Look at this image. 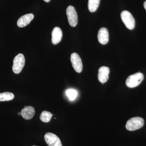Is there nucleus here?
I'll use <instances>...</instances> for the list:
<instances>
[{"label": "nucleus", "instance_id": "1", "mask_svg": "<svg viewBox=\"0 0 146 146\" xmlns=\"http://www.w3.org/2000/svg\"><path fill=\"white\" fill-rule=\"evenodd\" d=\"M142 73H135L129 76L126 80V85L129 88H134L138 86L144 79Z\"/></svg>", "mask_w": 146, "mask_h": 146}, {"label": "nucleus", "instance_id": "2", "mask_svg": "<svg viewBox=\"0 0 146 146\" xmlns=\"http://www.w3.org/2000/svg\"><path fill=\"white\" fill-rule=\"evenodd\" d=\"M144 125V121L143 118L135 117L131 118L127 121L125 127L128 130L133 131L141 128Z\"/></svg>", "mask_w": 146, "mask_h": 146}, {"label": "nucleus", "instance_id": "3", "mask_svg": "<svg viewBox=\"0 0 146 146\" xmlns=\"http://www.w3.org/2000/svg\"><path fill=\"white\" fill-rule=\"evenodd\" d=\"M25 63V59L23 54H19L15 56L13 60L12 70L13 72L18 74L23 70Z\"/></svg>", "mask_w": 146, "mask_h": 146}, {"label": "nucleus", "instance_id": "4", "mask_svg": "<svg viewBox=\"0 0 146 146\" xmlns=\"http://www.w3.org/2000/svg\"><path fill=\"white\" fill-rule=\"evenodd\" d=\"M121 18L126 27L130 30L133 29L135 26V21L130 12L123 11L121 13Z\"/></svg>", "mask_w": 146, "mask_h": 146}, {"label": "nucleus", "instance_id": "5", "mask_svg": "<svg viewBox=\"0 0 146 146\" xmlns=\"http://www.w3.org/2000/svg\"><path fill=\"white\" fill-rule=\"evenodd\" d=\"M66 14L70 25L72 27H76L78 22V18L74 7L72 6H69L66 9Z\"/></svg>", "mask_w": 146, "mask_h": 146}, {"label": "nucleus", "instance_id": "6", "mask_svg": "<svg viewBox=\"0 0 146 146\" xmlns=\"http://www.w3.org/2000/svg\"><path fill=\"white\" fill-rule=\"evenodd\" d=\"M44 139L49 146H62L59 138L54 133L50 132L46 133Z\"/></svg>", "mask_w": 146, "mask_h": 146}, {"label": "nucleus", "instance_id": "7", "mask_svg": "<svg viewBox=\"0 0 146 146\" xmlns=\"http://www.w3.org/2000/svg\"><path fill=\"white\" fill-rule=\"evenodd\" d=\"M70 59L74 70L77 72H81L83 66L81 58L79 55L76 53H73L71 54Z\"/></svg>", "mask_w": 146, "mask_h": 146}, {"label": "nucleus", "instance_id": "8", "mask_svg": "<svg viewBox=\"0 0 146 146\" xmlns=\"http://www.w3.org/2000/svg\"><path fill=\"white\" fill-rule=\"evenodd\" d=\"M110 69L108 67L102 66L99 69L98 78L102 83L106 82L109 78Z\"/></svg>", "mask_w": 146, "mask_h": 146}, {"label": "nucleus", "instance_id": "9", "mask_svg": "<svg viewBox=\"0 0 146 146\" xmlns=\"http://www.w3.org/2000/svg\"><path fill=\"white\" fill-rule=\"evenodd\" d=\"M98 38L100 44H106L109 41V33L107 29L104 27L100 29L98 33Z\"/></svg>", "mask_w": 146, "mask_h": 146}, {"label": "nucleus", "instance_id": "10", "mask_svg": "<svg viewBox=\"0 0 146 146\" xmlns=\"http://www.w3.org/2000/svg\"><path fill=\"white\" fill-rule=\"evenodd\" d=\"M34 15L28 13L21 16L17 21V25L19 27H24L28 25L34 18Z\"/></svg>", "mask_w": 146, "mask_h": 146}, {"label": "nucleus", "instance_id": "11", "mask_svg": "<svg viewBox=\"0 0 146 146\" xmlns=\"http://www.w3.org/2000/svg\"><path fill=\"white\" fill-rule=\"evenodd\" d=\"M63 33L61 29L58 27H56L52 33V42L54 45L57 44L62 39Z\"/></svg>", "mask_w": 146, "mask_h": 146}, {"label": "nucleus", "instance_id": "12", "mask_svg": "<svg viewBox=\"0 0 146 146\" xmlns=\"http://www.w3.org/2000/svg\"><path fill=\"white\" fill-rule=\"evenodd\" d=\"M35 114V110L32 106H26L22 110L21 115L24 119L29 120L34 117Z\"/></svg>", "mask_w": 146, "mask_h": 146}, {"label": "nucleus", "instance_id": "13", "mask_svg": "<svg viewBox=\"0 0 146 146\" xmlns=\"http://www.w3.org/2000/svg\"><path fill=\"white\" fill-rule=\"evenodd\" d=\"M100 0H89L88 8L91 12H94L98 8Z\"/></svg>", "mask_w": 146, "mask_h": 146}, {"label": "nucleus", "instance_id": "14", "mask_svg": "<svg viewBox=\"0 0 146 146\" xmlns=\"http://www.w3.org/2000/svg\"><path fill=\"white\" fill-rule=\"evenodd\" d=\"M14 95L11 92L0 93V102L9 101L14 98Z\"/></svg>", "mask_w": 146, "mask_h": 146}, {"label": "nucleus", "instance_id": "15", "mask_svg": "<svg viewBox=\"0 0 146 146\" xmlns=\"http://www.w3.org/2000/svg\"><path fill=\"white\" fill-rule=\"evenodd\" d=\"M52 117V113L45 110L42 112L39 118H40V120L43 122L48 123L50 121Z\"/></svg>", "mask_w": 146, "mask_h": 146}, {"label": "nucleus", "instance_id": "16", "mask_svg": "<svg viewBox=\"0 0 146 146\" xmlns=\"http://www.w3.org/2000/svg\"><path fill=\"white\" fill-rule=\"evenodd\" d=\"M66 94L69 99L73 101L76 99L78 95L77 91L74 89H69L66 91Z\"/></svg>", "mask_w": 146, "mask_h": 146}, {"label": "nucleus", "instance_id": "17", "mask_svg": "<svg viewBox=\"0 0 146 146\" xmlns=\"http://www.w3.org/2000/svg\"><path fill=\"white\" fill-rule=\"evenodd\" d=\"M144 7H145V9L146 10V1L144 2Z\"/></svg>", "mask_w": 146, "mask_h": 146}, {"label": "nucleus", "instance_id": "18", "mask_svg": "<svg viewBox=\"0 0 146 146\" xmlns=\"http://www.w3.org/2000/svg\"><path fill=\"white\" fill-rule=\"evenodd\" d=\"M44 1L48 3L49 2L50 0H44Z\"/></svg>", "mask_w": 146, "mask_h": 146}, {"label": "nucleus", "instance_id": "19", "mask_svg": "<svg viewBox=\"0 0 146 146\" xmlns=\"http://www.w3.org/2000/svg\"><path fill=\"white\" fill-rule=\"evenodd\" d=\"M18 115H21V112H18Z\"/></svg>", "mask_w": 146, "mask_h": 146}, {"label": "nucleus", "instance_id": "20", "mask_svg": "<svg viewBox=\"0 0 146 146\" xmlns=\"http://www.w3.org/2000/svg\"><path fill=\"white\" fill-rule=\"evenodd\" d=\"M35 146V145H34V146Z\"/></svg>", "mask_w": 146, "mask_h": 146}]
</instances>
